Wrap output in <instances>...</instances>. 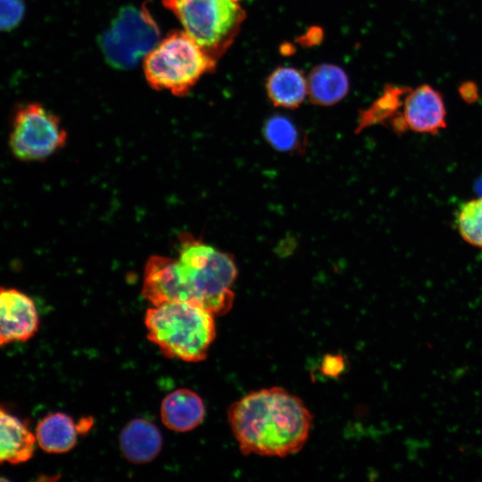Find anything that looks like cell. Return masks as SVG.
Wrapping results in <instances>:
<instances>
[{
  "label": "cell",
  "mask_w": 482,
  "mask_h": 482,
  "mask_svg": "<svg viewBox=\"0 0 482 482\" xmlns=\"http://www.w3.org/2000/svg\"><path fill=\"white\" fill-rule=\"evenodd\" d=\"M91 425L90 420L83 419L75 423L72 418L65 413H51L38 422L36 440L46 453H67L76 445L78 436L87 431Z\"/></svg>",
  "instance_id": "obj_11"
},
{
  "label": "cell",
  "mask_w": 482,
  "mask_h": 482,
  "mask_svg": "<svg viewBox=\"0 0 482 482\" xmlns=\"http://www.w3.org/2000/svg\"><path fill=\"white\" fill-rule=\"evenodd\" d=\"M403 112L392 118L395 132L435 135L446 127V108L441 93L428 84L410 89L403 101Z\"/></svg>",
  "instance_id": "obj_8"
},
{
  "label": "cell",
  "mask_w": 482,
  "mask_h": 482,
  "mask_svg": "<svg viewBox=\"0 0 482 482\" xmlns=\"http://www.w3.org/2000/svg\"><path fill=\"white\" fill-rule=\"evenodd\" d=\"M183 30L216 62L230 47L245 19L240 0H162Z\"/></svg>",
  "instance_id": "obj_5"
},
{
  "label": "cell",
  "mask_w": 482,
  "mask_h": 482,
  "mask_svg": "<svg viewBox=\"0 0 482 482\" xmlns=\"http://www.w3.org/2000/svg\"><path fill=\"white\" fill-rule=\"evenodd\" d=\"M147 338L167 358L204 361L216 337L214 315L201 306L170 302L148 308L145 316Z\"/></svg>",
  "instance_id": "obj_3"
},
{
  "label": "cell",
  "mask_w": 482,
  "mask_h": 482,
  "mask_svg": "<svg viewBox=\"0 0 482 482\" xmlns=\"http://www.w3.org/2000/svg\"><path fill=\"white\" fill-rule=\"evenodd\" d=\"M39 317L33 300L11 287H0V345L25 342L38 330Z\"/></svg>",
  "instance_id": "obj_9"
},
{
  "label": "cell",
  "mask_w": 482,
  "mask_h": 482,
  "mask_svg": "<svg viewBox=\"0 0 482 482\" xmlns=\"http://www.w3.org/2000/svg\"><path fill=\"white\" fill-rule=\"evenodd\" d=\"M307 79V96L317 105L328 106L340 102L349 91V79L345 71L337 65L320 63L310 71Z\"/></svg>",
  "instance_id": "obj_15"
},
{
  "label": "cell",
  "mask_w": 482,
  "mask_h": 482,
  "mask_svg": "<svg viewBox=\"0 0 482 482\" xmlns=\"http://www.w3.org/2000/svg\"><path fill=\"white\" fill-rule=\"evenodd\" d=\"M263 133L268 142L279 151H293L300 145L299 130L295 124L284 115L270 117L264 124Z\"/></svg>",
  "instance_id": "obj_19"
},
{
  "label": "cell",
  "mask_w": 482,
  "mask_h": 482,
  "mask_svg": "<svg viewBox=\"0 0 482 482\" xmlns=\"http://www.w3.org/2000/svg\"><path fill=\"white\" fill-rule=\"evenodd\" d=\"M456 227L465 242L482 248V196L461 204L456 213Z\"/></svg>",
  "instance_id": "obj_17"
},
{
  "label": "cell",
  "mask_w": 482,
  "mask_h": 482,
  "mask_svg": "<svg viewBox=\"0 0 482 482\" xmlns=\"http://www.w3.org/2000/svg\"><path fill=\"white\" fill-rule=\"evenodd\" d=\"M160 29L145 4L121 7L98 37L104 60L119 70L134 67L159 43Z\"/></svg>",
  "instance_id": "obj_6"
},
{
  "label": "cell",
  "mask_w": 482,
  "mask_h": 482,
  "mask_svg": "<svg viewBox=\"0 0 482 482\" xmlns=\"http://www.w3.org/2000/svg\"><path fill=\"white\" fill-rule=\"evenodd\" d=\"M179 242L180 302L201 306L214 316L226 314L233 305L237 275L232 256L188 233L181 234Z\"/></svg>",
  "instance_id": "obj_2"
},
{
  "label": "cell",
  "mask_w": 482,
  "mask_h": 482,
  "mask_svg": "<svg viewBox=\"0 0 482 482\" xmlns=\"http://www.w3.org/2000/svg\"><path fill=\"white\" fill-rule=\"evenodd\" d=\"M162 437L157 427L144 420L129 421L120 435V448L124 457L132 463H146L160 453Z\"/></svg>",
  "instance_id": "obj_13"
},
{
  "label": "cell",
  "mask_w": 482,
  "mask_h": 482,
  "mask_svg": "<svg viewBox=\"0 0 482 482\" xmlns=\"http://www.w3.org/2000/svg\"><path fill=\"white\" fill-rule=\"evenodd\" d=\"M216 61L184 30L170 32L144 58L147 83L156 90L184 96L204 75L212 72Z\"/></svg>",
  "instance_id": "obj_4"
},
{
  "label": "cell",
  "mask_w": 482,
  "mask_h": 482,
  "mask_svg": "<svg viewBox=\"0 0 482 482\" xmlns=\"http://www.w3.org/2000/svg\"><path fill=\"white\" fill-rule=\"evenodd\" d=\"M266 90L274 105L294 109L307 96V79L298 69L278 67L268 77Z\"/></svg>",
  "instance_id": "obj_16"
},
{
  "label": "cell",
  "mask_w": 482,
  "mask_h": 482,
  "mask_svg": "<svg viewBox=\"0 0 482 482\" xmlns=\"http://www.w3.org/2000/svg\"><path fill=\"white\" fill-rule=\"evenodd\" d=\"M228 420L243 454L280 458L303 447L312 425L303 401L276 386L253 391L232 403Z\"/></svg>",
  "instance_id": "obj_1"
},
{
  "label": "cell",
  "mask_w": 482,
  "mask_h": 482,
  "mask_svg": "<svg viewBox=\"0 0 482 482\" xmlns=\"http://www.w3.org/2000/svg\"><path fill=\"white\" fill-rule=\"evenodd\" d=\"M458 91L461 99L468 104L476 103L479 97L478 85L471 80L461 83Z\"/></svg>",
  "instance_id": "obj_21"
},
{
  "label": "cell",
  "mask_w": 482,
  "mask_h": 482,
  "mask_svg": "<svg viewBox=\"0 0 482 482\" xmlns=\"http://www.w3.org/2000/svg\"><path fill=\"white\" fill-rule=\"evenodd\" d=\"M66 140L60 119L40 104H22L14 112L9 145L17 159L44 160L64 146Z\"/></svg>",
  "instance_id": "obj_7"
},
{
  "label": "cell",
  "mask_w": 482,
  "mask_h": 482,
  "mask_svg": "<svg viewBox=\"0 0 482 482\" xmlns=\"http://www.w3.org/2000/svg\"><path fill=\"white\" fill-rule=\"evenodd\" d=\"M36 436L27 425L0 406V463L18 464L34 453Z\"/></svg>",
  "instance_id": "obj_14"
},
{
  "label": "cell",
  "mask_w": 482,
  "mask_h": 482,
  "mask_svg": "<svg viewBox=\"0 0 482 482\" xmlns=\"http://www.w3.org/2000/svg\"><path fill=\"white\" fill-rule=\"evenodd\" d=\"M479 191L481 192V196H482V181L479 183Z\"/></svg>",
  "instance_id": "obj_22"
},
{
  "label": "cell",
  "mask_w": 482,
  "mask_h": 482,
  "mask_svg": "<svg viewBox=\"0 0 482 482\" xmlns=\"http://www.w3.org/2000/svg\"><path fill=\"white\" fill-rule=\"evenodd\" d=\"M25 13L23 0H0V32L15 28Z\"/></svg>",
  "instance_id": "obj_20"
},
{
  "label": "cell",
  "mask_w": 482,
  "mask_h": 482,
  "mask_svg": "<svg viewBox=\"0 0 482 482\" xmlns=\"http://www.w3.org/2000/svg\"><path fill=\"white\" fill-rule=\"evenodd\" d=\"M160 414L162 423L169 429L187 432L202 423L205 408L196 393L180 388L165 396L161 403Z\"/></svg>",
  "instance_id": "obj_12"
},
{
  "label": "cell",
  "mask_w": 482,
  "mask_h": 482,
  "mask_svg": "<svg viewBox=\"0 0 482 482\" xmlns=\"http://www.w3.org/2000/svg\"><path fill=\"white\" fill-rule=\"evenodd\" d=\"M142 295L153 305L180 301L177 259L162 255L148 258L144 271Z\"/></svg>",
  "instance_id": "obj_10"
},
{
  "label": "cell",
  "mask_w": 482,
  "mask_h": 482,
  "mask_svg": "<svg viewBox=\"0 0 482 482\" xmlns=\"http://www.w3.org/2000/svg\"><path fill=\"white\" fill-rule=\"evenodd\" d=\"M410 88L387 85L382 96L362 115L359 129L394 117Z\"/></svg>",
  "instance_id": "obj_18"
}]
</instances>
